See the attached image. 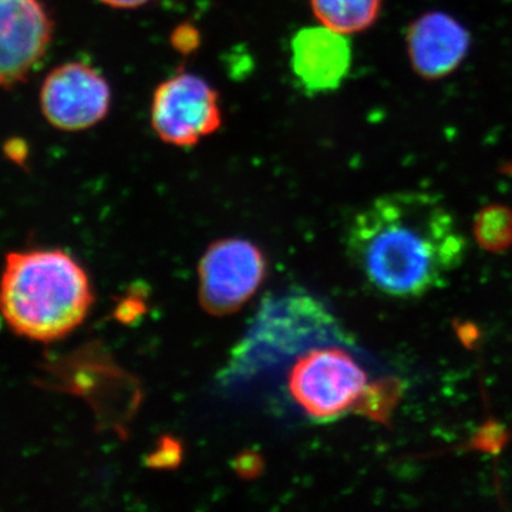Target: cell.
<instances>
[{"instance_id": "cell-1", "label": "cell", "mask_w": 512, "mask_h": 512, "mask_svg": "<svg viewBox=\"0 0 512 512\" xmlns=\"http://www.w3.org/2000/svg\"><path fill=\"white\" fill-rule=\"evenodd\" d=\"M345 244L367 284L393 298H420L441 288L467 255L453 214L419 191L376 198L353 217Z\"/></svg>"}, {"instance_id": "cell-2", "label": "cell", "mask_w": 512, "mask_h": 512, "mask_svg": "<svg viewBox=\"0 0 512 512\" xmlns=\"http://www.w3.org/2000/svg\"><path fill=\"white\" fill-rule=\"evenodd\" d=\"M92 282L63 249L9 252L0 275V315L10 329L33 342L69 336L89 315Z\"/></svg>"}, {"instance_id": "cell-3", "label": "cell", "mask_w": 512, "mask_h": 512, "mask_svg": "<svg viewBox=\"0 0 512 512\" xmlns=\"http://www.w3.org/2000/svg\"><path fill=\"white\" fill-rule=\"evenodd\" d=\"M348 346V336L338 320L311 296L296 333V356L282 352L289 360L285 397L301 416L315 423H330L355 412L370 382L365 367Z\"/></svg>"}, {"instance_id": "cell-4", "label": "cell", "mask_w": 512, "mask_h": 512, "mask_svg": "<svg viewBox=\"0 0 512 512\" xmlns=\"http://www.w3.org/2000/svg\"><path fill=\"white\" fill-rule=\"evenodd\" d=\"M150 121L157 137L168 146H197L222 126L220 94L198 74H175L158 84Z\"/></svg>"}, {"instance_id": "cell-5", "label": "cell", "mask_w": 512, "mask_h": 512, "mask_svg": "<svg viewBox=\"0 0 512 512\" xmlns=\"http://www.w3.org/2000/svg\"><path fill=\"white\" fill-rule=\"evenodd\" d=\"M266 272L268 262L254 242L242 238L214 242L198 266L202 308L215 316L239 311L264 284Z\"/></svg>"}, {"instance_id": "cell-6", "label": "cell", "mask_w": 512, "mask_h": 512, "mask_svg": "<svg viewBox=\"0 0 512 512\" xmlns=\"http://www.w3.org/2000/svg\"><path fill=\"white\" fill-rule=\"evenodd\" d=\"M111 101L106 77L83 62L60 64L40 87V109L47 123L67 133L100 124L109 116Z\"/></svg>"}, {"instance_id": "cell-7", "label": "cell", "mask_w": 512, "mask_h": 512, "mask_svg": "<svg viewBox=\"0 0 512 512\" xmlns=\"http://www.w3.org/2000/svg\"><path fill=\"white\" fill-rule=\"evenodd\" d=\"M52 37L53 19L43 0H0V87L25 82Z\"/></svg>"}, {"instance_id": "cell-8", "label": "cell", "mask_w": 512, "mask_h": 512, "mask_svg": "<svg viewBox=\"0 0 512 512\" xmlns=\"http://www.w3.org/2000/svg\"><path fill=\"white\" fill-rule=\"evenodd\" d=\"M291 52L293 73L312 93L339 89L352 66L349 40L323 25L295 33Z\"/></svg>"}, {"instance_id": "cell-9", "label": "cell", "mask_w": 512, "mask_h": 512, "mask_svg": "<svg viewBox=\"0 0 512 512\" xmlns=\"http://www.w3.org/2000/svg\"><path fill=\"white\" fill-rule=\"evenodd\" d=\"M470 43L467 29L446 13H426L407 32L410 62L426 80L454 72L467 56Z\"/></svg>"}, {"instance_id": "cell-10", "label": "cell", "mask_w": 512, "mask_h": 512, "mask_svg": "<svg viewBox=\"0 0 512 512\" xmlns=\"http://www.w3.org/2000/svg\"><path fill=\"white\" fill-rule=\"evenodd\" d=\"M313 15L326 28L353 35L369 29L382 9V0H311Z\"/></svg>"}, {"instance_id": "cell-11", "label": "cell", "mask_w": 512, "mask_h": 512, "mask_svg": "<svg viewBox=\"0 0 512 512\" xmlns=\"http://www.w3.org/2000/svg\"><path fill=\"white\" fill-rule=\"evenodd\" d=\"M473 234L477 244L491 254H503L512 247V208L487 205L474 218Z\"/></svg>"}, {"instance_id": "cell-12", "label": "cell", "mask_w": 512, "mask_h": 512, "mask_svg": "<svg viewBox=\"0 0 512 512\" xmlns=\"http://www.w3.org/2000/svg\"><path fill=\"white\" fill-rule=\"evenodd\" d=\"M404 389L406 384L399 377H384L375 383H369L362 399L357 403L355 413L377 423L387 424L402 400Z\"/></svg>"}, {"instance_id": "cell-13", "label": "cell", "mask_w": 512, "mask_h": 512, "mask_svg": "<svg viewBox=\"0 0 512 512\" xmlns=\"http://www.w3.org/2000/svg\"><path fill=\"white\" fill-rule=\"evenodd\" d=\"M508 440L510 434L504 429L503 424L491 420L478 429L468 447L483 453L498 454L507 446Z\"/></svg>"}, {"instance_id": "cell-14", "label": "cell", "mask_w": 512, "mask_h": 512, "mask_svg": "<svg viewBox=\"0 0 512 512\" xmlns=\"http://www.w3.org/2000/svg\"><path fill=\"white\" fill-rule=\"evenodd\" d=\"M103 5L113 9H137L147 5L151 0H100Z\"/></svg>"}, {"instance_id": "cell-15", "label": "cell", "mask_w": 512, "mask_h": 512, "mask_svg": "<svg viewBox=\"0 0 512 512\" xmlns=\"http://www.w3.org/2000/svg\"><path fill=\"white\" fill-rule=\"evenodd\" d=\"M458 335H460L461 340L466 343L467 346H470L474 340L477 339V329L474 328L470 323H466L464 328H458Z\"/></svg>"}]
</instances>
